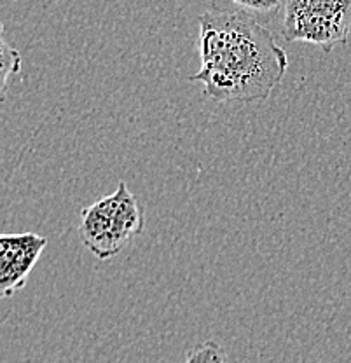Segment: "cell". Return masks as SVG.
<instances>
[{"label":"cell","mask_w":351,"mask_h":363,"mask_svg":"<svg viewBox=\"0 0 351 363\" xmlns=\"http://www.w3.org/2000/svg\"><path fill=\"white\" fill-rule=\"evenodd\" d=\"M201 68L189 77L217 104L266 100L289 68L285 49L266 25L210 9L199 16Z\"/></svg>","instance_id":"cell-1"},{"label":"cell","mask_w":351,"mask_h":363,"mask_svg":"<svg viewBox=\"0 0 351 363\" xmlns=\"http://www.w3.org/2000/svg\"><path fill=\"white\" fill-rule=\"evenodd\" d=\"M186 363H225V354L215 340H206L189 354Z\"/></svg>","instance_id":"cell-7"},{"label":"cell","mask_w":351,"mask_h":363,"mask_svg":"<svg viewBox=\"0 0 351 363\" xmlns=\"http://www.w3.org/2000/svg\"><path fill=\"white\" fill-rule=\"evenodd\" d=\"M210 7L267 25L283 9V0H211Z\"/></svg>","instance_id":"cell-5"},{"label":"cell","mask_w":351,"mask_h":363,"mask_svg":"<svg viewBox=\"0 0 351 363\" xmlns=\"http://www.w3.org/2000/svg\"><path fill=\"white\" fill-rule=\"evenodd\" d=\"M282 35L330 52L351 35V0H283Z\"/></svg>","instance_id":"cell-3"},{"label":"cell","mask_w":351,"mask_h":363,"mask_svg":"<svg viewBox=\"0 0 351 363\" xmlns=\"http://www.w3.org/2000/svg\"><path fill=\"white\" fill-rule=\"evenodd\" d=\"M0 74H2V96H6L7 86H9V77L11 75L18 74L21 68V56L13 45L6 40V37L2 35L0 39Z\"/></svg>","instance_id":"cell-6"},{"label":"cell","mask_w":351,"mask_h":363,"mask_svg":"<svg viewBox=\"0 0 351 363\" xmlns=\"http://www.w3.org/2000/svg\"><path fill=\"white\" fill-rule=\"evenodd\" d=\"M143 210L124 182L114 194L98 199L81 213V240L96 259L107 260L117 255L133 238L142 234Z\"/></svg>","instance_id":"cell-2"},{"label":"cell","mask_w":351,"mask_h":363,"mask_svg":"<svg viewBox=\"0 0 351 363\" xmlns=\"http://www.w3.org/2000/svg\"><path fill=\"white\" fill-rule=\"evenodd\" d=\"M46 245V238L35 233L0 236V289L4 298L23 289Z\"/></svg>","instance_id":"cell-4"}]
</instances>
